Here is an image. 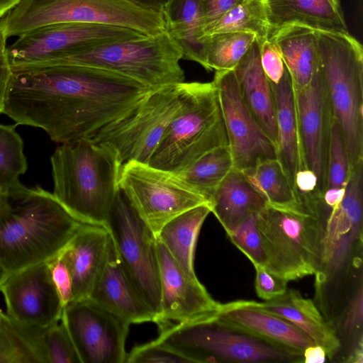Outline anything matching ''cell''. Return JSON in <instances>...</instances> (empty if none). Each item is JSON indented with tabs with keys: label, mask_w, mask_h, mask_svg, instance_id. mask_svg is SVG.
Returning <instances> with one entry per match:
<instances>
[{
	"label": "cell",
	"mask_w": 363,
	"mask_h": 363,
	"mask_svg": "<svg viewBox=\"0 0 363 363\" xmlns=\"http://www.w3.org/2000/svg\"><path fill=\"white\" fill-rule=\"evenodd\" d=\"M12 70L3 113L17 125L43 129L59 144L89 138L153 91L88 66L48 65Z\"/></svg>",
	"instance_id": "cell-1"
},
{
	"label": "cell",
	"mask_w": 363,
	"mask_h": 363,
	"mask_svg": "<svg viewBox=\"0 0 363 363\" xmlns=\"http://www.w3.org/2000/svg\"><path fill=\"white\" fill-rule=\"evenodd\" d=\"M40 186L0 196V262L9 274L47 262L86 225Z\"/></svg>",
	"instance_id": "cell-2"
},
{
	"label": "cell",
	"mask_w": 363,
	"mask_h": 363,
	"mask_svg": "<svg viewBox=\"0 0 363 363\" xmlns=\"http://www.w3.org/2000/svg\"><path fill=\"white\" fill-rule=\"evenodd\" d=\"M50 162L57 201L82 221L105 226L119 190L116 152L84 138L58 145Z\"/></svg>",
	"instance_id": "cell-3"
},
{
	"label": "cell",
	"mask_w": 363,
	"mask_h": 363,
	"mask_svg": "<svg viewBox=\"0 0 363 363\" xmlns=\"http://www.w3.org/2000/svg\"><path fill=\"white\" fill-rule=\"evenodd\" d=\"M297 195L291 204H266L257 215L264 267L287 283L318 273L328 212L320 195Z\"/></svg>",
	"instance_id": "cell-4"
},
{
	"label": "cell",
	"mask_w": 363,
	"mask_h": 363,
	"mask_svg": "<svg viewBox=\"0 0 363 363\" xmlns=\"http://www.w3.org/2000/svg\"><path fill=\"white\" fill-rule=\"evenodd\" d=\"M315 30L331 118L341 130L352 170L363 164L362 45L349 33Z\"/></svg>",
	"instance_id": "cell-5"
},
{
	"label": "cell",
	"mask_w": 363,
	"mask_h": 363,
	"mask_svg": "<svg viewBox=\"0 0 363 363\" xmlns=\"http://www.w3.org/2000/svg\"><path fill=\"white\" fill-rule=\"evenodd\" d=\"M228 144L216 89L211 82H184L182 106L148 164L175 174L208 151Z\"/></svg>",
	"instance_id": "cell-6"
},
{
	"label": "cell",
	"mask_w": 363,
	"mask_h": 363,
	"mask_svg": "<svg viewBox=\"0 0 363 363\" xmlns=\"http://www.w3.org/2000/svg\"><path fill=\"white\" fill-rule=\"evenodd\" d=\"M182 50L168 31L79 50L49 65H75L107 70L151 90L184 82Z\"/></svg>",
	"instance_id": "cell-7"
},
{
	"label": "cell",
	"mask_w": 363,
	"mask_h": 363,
	"mask_svg": "<svg viewBox=\"0 0 363 363\" xmlns=\"http://www.w3.org/2000/svg\"><path fill=\"white\" fill-rule=\"evenodd\" d=\"M58 23H105L145 35L165 29L162 12L129 0H21L0 20L6 38Z\"/></svg>",
	"instance_id": "cell-8"
},
{
	"label": "cell",
	"mask_w": 363,
	"mask_h": 363,
	"mask_svg": "<svg viewBox=\"0 0 363 363\" xmlns=\"http://www.w3.org/2000/svg\"><path fill=\"white\" fill-rule=\"evenodd\" d=\"M216 318L160 325L155 340L192 363L303 362L301 354L230 328Z\"/></svg>",
	"instance_id": "cell-9"
},
{
	"label": "cell",
	"mask_w": 363,
	"mask_h": 363,
	"mask_svg": "<svg viewBox=\"0 0 363 363\" xmlns=\"http://www.w3.org/2000/svg\"><path fill=\"white\" fill-rule=\"evenodd\" d=\"M184 82L149 92L129 111L89 139L112 148L122 164H148L170 121L179 110Z\"/></svg>",
	"instance_id": "cell-10"
},
{
	"label": "cell",
	"mask_w": 363,
	"mask_h": 363,
	"mask_svg": "<svg viewBox=\"0 0 363 363\" xmlns=\"http://www.w3.org/2000/svg\"><path fill=\"white\" fill-rule=\"evenodd\" d=\"M105 227L119 261L155 313L156 321L160 312L157 235L120 188Z\"/></svg>",
	"instance_id": "cell-11"
},
{
	"label": "cell",
	"mask_w": 363,
	"mask_h": 363,
	"mask_svg": "<svg viewBox=\"0 0 363 363\" xmlns=\"http://www.w3.org/2000/svg\"><path fill=\"white\" fill-rule=\"evenodd\" d=\"M118 184L156 235L165 223L182 213L202 204L211 206L177 174L148 164L124 163Z\"/></svg>",
	"instance_id": "cell-12"
},
{
	"label": "cell",
	"mask_w": 363,
	"mask_h": 363,
	"mask_svg": "<svg viewBox=\"0 0 363 363\" xmlns=\"http://www.w3.org/2000/svg\"><path fill=\"white\" fill-rule=\"evenodd\" d=\"M138 30L94 23H58L31 30L8 46L12 68L49 65L79 50L140 38Z\"/></svg>",
	"instance_id": "cell-13"
},
{
	"label": "cell",
	"mask_w": 363,
	"mask_h": 363,
	"mask_svg": "<svg viewBox=\"0 0 363 363\" xmlns=\"http://www.w3.org/2000/svg\"><path fill=\"white\" fill-rule=\"evenodd\" d=\"M81 363H125L129 324L89 298L72 301L62 311Z\"/></svg>",
	"instance_id": "cell-14"
},
{
	"label": "cell",
	"mask_w": 363,
	"mask_h": 363,
	"mask_svg": "<svg viewBox=\"0 0 363 363\" xmlns=\"http://www.w3.org/2000/svg\"><path fill=\"white\" fill-rule=\"evenodd\" d=\"M212 82L216 89L234 168L245 172L259 161L278 157L277 147L245 106L234 70L216 71Z\"/></svg>",
	"instance_id": "cell-15"
},
{
	"label": "cell",
	"mask_w": 363,
	"mask_h": 363,
	"mask_svg": "<svg viewBox=\"0 0 363 363\" xmlns=\"http://www.w3.org/2000/svg\"><path fill=\"white\" fill-rule=\"evenodd\" d=\"M363 164L351 170L342 202L326 216L318 284L331 280L345 268L362 245Z\"/></svg>",
	"instance_id": "cell-16"
},
{
	"label": "cell",
	"mask_w": 363,
	"mask_h": 363,
	"mask_svg": "<svg viewBox=\"0 0 363 363\" xmlns=\"http://www.w3.org/2000/svg\"><path fill=\"white\" fill-rule=\"evenodd\" d=\"M0 291L14 320L47 327L61 319L64 306L47 262L10 273Z\"/></svg>",
	"instance_id": "cell-17"
},
{
	"label": "cell",
	"mask_w": 363,
	"mask_h": 363,
	"mask_svg": "<svg viewBox=\"0 0 363 363\" xmlns=\"http://www.w3.org/2000/svg\"><path fill=\"white\" fill-rule=\"evenodd\" d=\"M160 279V325L216 318L220 303L215 301L198 279L189 277L157 239Z\"/></svg>",
	"instance_id": "cell-18"
},
{
	"label": "cell",
	"mask_w": 363,
	"mask_h": 363,
	"mask_svg": "<svg viewBox=\"0 0 363 363\" xmlns=\"http://www.w3.org/2000/svg\"><path fill=\"white\" fill-rule=\"evenodd\" d=\"M294 89L306 165L316 174L318 190L323 195L331 115L320 70L308 86Z\"/></svg>",
	"instance_id": "cell-19"
},
{
	"label": "cell",
	"mask_w": 363,
	"mask_h": 363,
	"mask_svg": "<svg viewBox=\"0 0 363 363\" xmlns=\"http://www.w3.org/2000/svg\"><path fill=\"white\" fill-rule=\"evenodd\" d=\"M216 320L230 328L302 355L307 347L315 345L292 323L250 305L249 301L220 303Z\"/></svg>",
	"instance_id": "cell-20"
},
{
	"label": "cell",
	"mask_w": 363,
	"mask_h": 363,
	"mask_svg": "<svg viewBox=\"0 0 363 363\" xmlns=\"http://www.w3.org/2000/svg\"><path fill=\"white\" fill-rule=\"evenodd\" d=\"M88 298L129 325L155 321V313L125 272L113 243L105 268Z\"/></svg>",
	"instance_id": "cell-21"
},
{
	"label": "cell",
	"mask_w": 363,
	"mask_h": 363,
	"mask_svg": "<svg viewBox=\"0 0 363 363\" xmlns=\"http://www.w3.org/2000/svg\"><path fill=\"white\" fill-rule=\"evenodd\" d=\"M111 245L104 225L87 224L62 250L72 274V301L89 298L107 263Z\"/></svg>",
	"instance_id": "cell-22"
},
{
	"label": "cell",
	"mask_w": 363,
	"mask_h": 363,
	"mask_svg": "<svg viewBox=\"0 0 363 363\" xmlns=\"http://www.w3.org/2000/svg\"><path fill=\"white\" fill-rule=\"evenodd\" d=\"M233 70L245 106L277 147V129L274 96L271 83L261 65L260 46L256 39Z\"/></svg>",
	"instance_id": "cell-23"
},
{
	"label": "cell",
	"mask_w": 363,
	"mask_h": 363,
	"mask_svg": "<svg viewBox=\"0 0 363 363\" xmlns=\"http://www.w3.org/2000/svg\"><path fill=\"white\" fill-rule=\"evenodd\" d=\"M250 305L281 317L307 334L315 345L322 347L327 357L332 358L341 347L335 328L328 323L315 303L306 298L295 289H287L275 298L257 302L249 301Z\"/></svg>",
	"instance_id": "cell-24"
},
{
	"label": "cell",
	"mask_w": 363,
	"mask_h": 363,
	"mask_svg": "<svg viewBox=\"0 0 363 363\" xmlns=\"http://www.w3.org/2000/svg\"><path fill=\"white\" fill-rule=\"evenodd\" d=\"M271 85L277 129V157L294 185L296 172L307 167L300 135L294 86L286 67L280 82L277 84L271 83Z\"/></svg>",
	"instance_id": "cell-25"
},
{
	"label": "cell",
	"mask_w": 363,
	"mask_h": 363,
	"mask_svg": "<svg viewBox=\"0 0 363 363\" xmlns=\"http://www.w3.org/2000/svg\"><path fill=\"white\" fill-rule=\"evenodd\" d=\"M277 45L295 88L308 86L319 72L315 30L290 23L275 28L269 38Z\"/></svg>",
	"instance_id": "cell-26"
},
{
	"label": "cell",
	"mask_w": 363,
	"mask_h": 363,
	"mask_svg": "<svg viewBox=\"0 0 363 363\" xmlns=\"http://www.w3.org/2000/svg\"><path fill=\"white\" fill-rule=\"evenodd\" d=\"M269 18L275 28L297 23L314 30L348 33L338 0H265Z\"/></svg>",
	"instance_id": "cell-27"
},
{
	"label": "cell",
	"mask_w": 363,
	"mask_h": 363,
	"mask_svg": "<svg viewBox=\"0 0 363 363\" xmlns=\"http://www.w3.org/2000/svg\"><path fill=\"white\" fill-rule=\"evenodd\" d=\"M165 29L182 50L183 58L207 69L206 36L201 0H169L162 9Z\"/></svg>",
	"instance_id": "cell-28"
},
{
	"label": "cell",
	"mask_w": 363,
	"mask_h": 363,
	"mask_svg": "<svg viewBox=\"0 0 363 363\" xmlns=\"http://www.w3.org/2000/svg\"><path fill=\"white\" fill-rule=\"evenodd\" d=\"M211 203V213L226 233L251 215L257 213L266 205L245 174L235 168L215 190Z\"/></svg>",
	"instance_id": "cell-29"
},
{
	"label": "cell",
	"mask_w": 363,
	"mask_h": 363,
	"mask_svg": "<svg viewBox=\"0 0 363 363\" xmlns=\"http://www.w3.org/2000/svg\"><path fill=\"white\" fill-rule=\"evenodd\" d=\"M211 213L208 204L187 210L165 223L157 235L181 268L192 279H198L194 267L196 243L201 226Z\"/></svg>",
	"instance_id": "cell-30"
},
{
	"label": "cell",
	"mask_w": 363,
	"mask_h": 363,
	"mask_svg": "<svg viewBox=\"0 0 363 363\" xmlns=\"http://www.w3.org/2000/svg\"><path fill=\"white\" fill-rule=\"evenodd\" d=\"M47 327L14 320L3 312L0 324V363H48Z\"/></svg>",
	"instance_id": "cell-31"
},
{
	"label": "cell",
	"mask_w": 363,
	"mask_h": 363,
	"mask_svg": "<svg viewBox=\"0 0 363 363\" xmlns=\"http://www.w3.org/2000/svg\"><path fill=\"white\" fill-rule=\"evenodd\" d=\"M233 168L230 147L225 144L205 153L177 174L211 203L215 190Z\"/></svg>",
	"instance_id": "cell-32"
},
{
	"label": "cell",
	"mask_w": 363,
	"mask_h": 363,
	"mask_svg": "<svg viewBox=\"0 0 363 363\" xmlns=\"http://www.w3.org/2000/svg\"><path fill=\"white\" fill-rule=\"evenodd\" d=\"M242 173L266 204L285 206L298 200L293 183L278 157L259 161Z\"/></svg>",
	"instance_id": "cell-33"
},
{
	"label": "cell",
	"mask_w": 363,
	"mask_h": 363,
	"mask_svg": "<svg viewBox=\"0 0 363 363\" xmlns=\"http://www.w3.org/2000/svg\"><path fill=\"white\" fill-rule=\"evenodd\" d=\"M272 30L266 1L243 0L223 16L208 35L222 32L251 33L260 45L269 39Z\"/></svg>",
	"instance_id": "cell-34"
},
{
	"label": "cell",
	"mask_w": 363,
	"mask_h": 363,
	"mask_svg": "<svg viewBox=\"0 0 363 363\" xmlns=\"http://www.w3.org/2000/svg\"><path fill=\"white\" fill-rule=\"evenodd\" d=\"M255 39L254 34L247 32H222L206 35V70H233Z\"/></svg>",
	"instance_id": "cell-35"
},
{
	"label": "cell",
	"mask_w": 363,
	"mask_h": 363,
	"mask_svg": "<svg viewBox=\"0 0 363 363\" xmlns=\"http://www.w3.org/2000/svg\"><path fill=\"white\" fill-rule=\"evenodd\" d=\"M15 125L0 124V193H6L22 184L19 178L27 169L23 143Z\"/></svg>",
	"instance_id": "cell-36"
},
{
	"label": "cell",
	"mask_w": 363,
	"mask_h": 363,
	"mask_svg": "<svg viewBox=\"0 0 363 363\" xmlns=\"http://www.w3.org/2000/svg\"><path fill=\"white\" fill-rule=\"evenodd\" d=\"M350 172L349 158L341 130L337 123L331 118L325 189L329 187H345Z\"/></svg>",
	"instance_id": "cell-37"
},
{
	"label": "cell",
	"mask_w": 363,
	"mask_h": 363,
	"mask_svg": "<svg viewBox=\"0 0 363 363\" xmlns=\"http://www.w3.org/2000/svg\"><path fill=\"white\" fill-rule=\"evenodd\" d=\"M257 215H251L234 229L226 233L230 240L254 266H264L265 253L257 225Z\"/></svg>",
	"instance_id": "cell-38"
},
{
	"label": "cell",
	"mask_w": 363,
	"mask_h": 363,
	"mask_svg": "<svg viewBox=\"0 0 363 363\" xmlns=\"http://www.w3.org/2000/svg\"><path fill=\"white\" fill-rule=\"evenodd\" d=\"M48 363H81L71 337L60 320L47 328Z\"/></svg>",
	"instance_id": "cell-39"
},
{
	"label": "cell",
	"mask_w": 363,
	"mask_h": 363,
	"mask_svg": "<svg viewBox=\"0 0 363 363\" xmlns=\"http://www.w3.org/2000/svg\"><path fill=\"white\" fill-rule=\"evenodd\" d=\"M188 359L155 340L134 347L125 363H187Z\"/></svg>",
	"instance_id": "cell-40"
},
{
	"label": "cell",
	"mask_w": 363,
	"mask_h": 363,
	"mask_svg": "<svg viewBox=\"0 0 363 363\" xmlns=\"http://www.w3.org/2000/svg\"><path fill=\"white\" fill-rule=\"evenodd\" d=\"M52 281L63 306L72 301V274L69 262L62 250L47 262Z\"/></svg>",
	"instance_id": "cell-41"
},
{
	"label": "cell",
	"mask_w": 363,
	"mask_h": 363,
	"mask_svg": "<svg viewBox=\"0 0 363 363\" xmlns=\"http://www.w3.org/2000/svg\"><path fill=\"white\" fill-rule=\"evenodd\" d=\"M259 46L262 69L270 83L277 84L281 79L286 69L279 49L269 39Z\"/></svg>",
	"instance_id": "cell-42"
},
{
	"label": "cell",
	"mask_w": 363,
	"mask_h": 363,
	"mask_svg": "<svg viewBox=\"0 0 363 363\" xmlns=\"http://www.w3.org/2000/svg\"><path fill=\"white\" fill-rule=\"evenodd\" d=\"M255 287L257 295L264 301L280 296L287 291V282L269 272L264 267L254 266Z\"/></svg>",
	"instance_id": "cell-43"
},
{
	"label": "cell",
	"mask_w": 363,
	"mask_h": 363,
	"mask_svg": "<svg viewBox=\"0 0 363 363\" xmlns=\"http://www.w3.org/2000/svg\"><path fill=\"white\" fill-rule=\"evenodd\" d=\"M243 0H201L206 36L229 11Z\"/></svg>",
	"instance_id": "cell-44"
},
{
	"label": "cell",
	"mask_w": 363,
	"mask_h": 363,
	"mask_svg": "<svg viewBox=\"0 0 363 363\" xmlns=\"http://www.w3.org/2000/svg\"><path fill=\"white\" fill-rule=\"evenodd\" d=\"M7 38L0 29V113H3L13 70L8 54Z\"/></svg>",
	"instance_id": "cell-45"
},
{
	"label": "cell",
	"mask_w": 363,
	"mask_h": 363,
	"mask_svg": "<svg viewBox=\"0 0 363 363\" xmlns=\"http://www.w3.org/2000/svg\"><path fill=\"white\" fill-rule=\"evenodd\" d=\"M363 320V289L362 284L353 296L350 302L345 318L343 323V328L346 333H353L361 330Z\"/></svg>",
	"instance_id": "cell-46"
},
{
	"label": "cell",
	"mask_w": 363,
	"mask_h": 363,
	"mask_svg": "<svg viewBox=\"0 0 363 363\" xmlns=\"http://www.w3.org/2000/svg\"><path fill=\"white\" fill-rule=\"evenodd\" d=\"M318 181L316 174L308 168L298 171L295 175L294 186L296 194L318 193L321 194L318 190Z\"/></svg>",
	"instance_id": "cell-47"
},
{
	"label": "cell",
	"mask_w": 363,
	"mask_h": 363,
	"mask_svg": "<svg viewBox=\"0 0 363 363\" xmlns=\"http://www.w3.org/2000/svg\"><path fill=\"white\" fill-rule=\"evenodd\" d=\"M345 187H329L323 193L322 199L325 206L330 209L337 206L342 201Z\"/></svg>",
	"instance_id": "cell-48"
},
{
	"label": "cell",
	"mask_w": 363,
	"mask_h": 363,
	"mask_svg": "<svg viewBox=\"0 0 363 363\" xmlns=\"http://www.w3.org/2000/svg\"><path fill=\"white\" fill-rule=\"evenodd\" d=\"M326 357L324 349L316 345L307 347L303 352V362L306 363H323Z\"/></svg>",
	"instance_id": "cell-49"
},
{
	"label": "cell",
	"mask_w": 363,
	"mask_h": 363,
	"mask_svg": "<svg viewBox=\"0 0 363 363\" xmlns=\"http://www.w3.org/2000/svg\"><path fill=\"white\" fill-rule=\"evenodd\" d=\"M131 2L162 12L164 6L169 0H129Z\"/></svg>",
	"instance_id": "cell-50"
},
{
	"label": "cell",
	"mask_w": 363,
	"mask_h": 363,
	"mask_svg": "<svg viewBox=\"0 0 363 363\" xmlns=\"http://www.w3.org/2000/svg\"><path fill=\"white\" fill-rule=\"evenodd\" d=\"M21 0H0V20Z\"/></svg>",
	"instance_id": "cell-51"
},
{
	"label": "cell",
	"mask_w": 363,
	"mask_h": 363,
	"mask_svg": "<svg viewBox=\"0 0 363 363\" xmlns=\"http://www.w3.org/2000/svg\"><path fill=\"white\" fill-rule=\"evenodd\" d=\"M349 362L362 363V337L359 338L357 342V347L353 350L352 354L347 360Z\"/></svg>",
	"instance_id": "cell-52"
},
{
	"label": "cell",
	"mask_w": 363,
	"mask_h": 363,
	"mask_svg": "<svg viewBox=\"0 0 363 363\" xmlns=\"http://www.w3.org/2000/svg\"><path fill=\"white\" fill-rule=\"evenodd\" d=\"M9 274L7 269L4 266V264L0 262V286L6 279V278Z\"/></svg>",
	"instance_id": "cell-53"
},
{
	"label": "cell",
	"mask_w": 363,
	"mask_h": 363,
	"mask_svg": "<svg viewBox=\"0 0 363 363\" xmlns=\"http://www.w3.org/2000/svg\"><path fill=\"white\" fill-rule=\"evenodd\" d=\"M2 313H3L2 311L0 310V324H1V319Z\"/></svg>",
	"instance_id": "cell-54"
},
{
	"label": "cell",
	"mask_w": 363,
	"mask_h": 363,
	"mask_svg": "<svg viewBox=\"0 0 363 363\" xmlns=\"http://www.w3.org/2000/svg\"><path fill=\"white\" fill-rule=\"evenodd\" d=\"M0 196H1V193H0Z\"/></svg>",
	"instance_id": "cell-55"
}]
</instances>
